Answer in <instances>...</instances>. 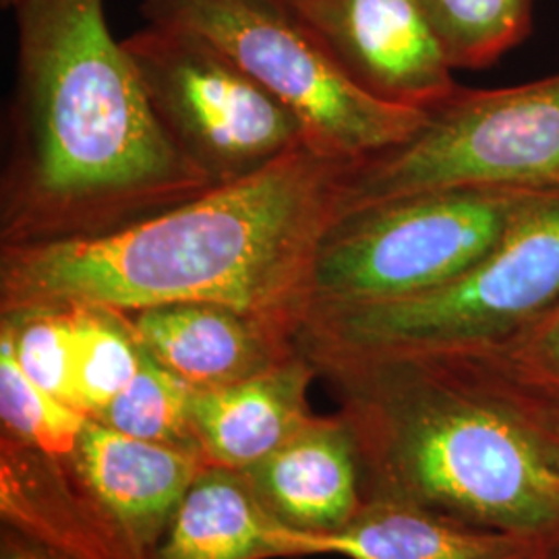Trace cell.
I'll list each match as a JSON object with an SVG mask.
<instances>
[{"mask_svg":"<svg viewBox=\"0 0 559 559\" xmlns=\"http://www.w3.org/2000/svg\"><path fill=\"white\" fill-rule=\"evenodd\" d=\"M456 189L559 191V71L512 87H460L411 140L357 162L342 216Z\"/></svg>","mask_w":559,"mask_h":559,"instance_id":"6","label":"cell"},{"mask_svg":"<svg viewBox=\"0 0 559 559\" xmlns=\"http://www.w3.org/2000/svg\"><path fill=\"white\" fill-rule=\"evenodd\" d=\"M122 44L166 135L212 187L313 145L290 108L198 34L147 23Z\"/></svg>","mask_w":559,"mask_h":559,"instance_id":"9","label":"cell"},{"mask_svg":"<svg viewBox=\"0 0 559 559\" xmlns=\"http://www.w3.org/2000/svg\"><path fill=\"white\" fill-rule=\"evenodd\" d=\"M242 475L274 519L307 535L342 531L365 501L359 448L340 411L316 415Z\"/></svg>","mask_w":559,"mask_h":559,"instance_id":"12","label":"cell"},{"mask_svg":"<svg viewBox=\"0 0 559 559\" xmlns=\"http://www.w3.org/2000/svg\"><path fill=\"white\" fill-rule=\"evenodd\" d=\"M338 400L365 498L491 531H559V475L500 404L441 353L299 348Z\"/></svg>","mask_w":559,"mask_h":559,"instance_id":"3","label":"cell"},{"mask_svg":"<svg viewBox=\"0 0 559 559\" xmlns=\"http://www.w3.org/2000/svg\"><path fill=\"white\" fill-rule=\"evenodd\" d=\"M316 380V367L299 350L255 378L193 390L189 419L205 462L245 473L274 454L316 417L309 404Z\"/></svg>","mask_w":559,"mask_h":559,"instance_id":"13","label":"cell"},{"mask_svg":"<svg viewBox=\"0 0 559 559\" xmlns=\"http://www.w3.org/2000/svg\"><path fill=\"white\" fill-rule=\"evenodd\" d=\"M75 309V392L90 419L133 381L143 348L124 313L104 307Z\"/></svg>","mask_w":559,"mask_h":559,"instance_id":"17","label":"cell"},{"mask_svg":"<svg viewBox=\"0 0 559 559\" xmlns=\"http://www.w3.org/2000/svg\"><path fill=\"white\" fill-rule=\"evenodd\" d=\"M533 195L436 191L342 216L316 255L311 309L402 299L456 278L503 239Z\"/></svg>","mask_w":559,"mask_h":559,"instance_id":"8","label":"cell"},{"mask_svg":"<svg viewBox=\"0 0 559 559\" xmlns=\"http://www.w3.org/2000/svg\"><path fill=\"white\" fill-rule=\"evenodd\" d=\"M316 558L307 533L274 519L239 471L205 466L147 559Z\"/></svg>","mask_w":559,"mask_h":559,"instance_id":"14","label":"cell"},{"mask_svg":"<svg viewBox=\"0 0 559 559\" xmlns=\"http://www.w3.org/2000/svg\"><path fill=\"white\" fill-rule=\"evenodd\" d=\"M141 13L212 41L299 117L321 152L365 160L411 140L427 120L360 90L288 0H141Z\"/></svg>","mask_w":559,"mask_h":559,"instance_id":"7","label":"cell"},{"mask_svg":"<svg viewBox=\"0 0 559 559\" xmlns=\"http://www.w3.org/2000/svg\"><path fill=\"white\" fill-rule=\"evenodd\" d=\"M0 334L11 340L21 369L41 390L78 406L75 309H40L0 316Z\"/></svg>","mask_w":559,"mask_h":559,"instance_id":"20","label":"cell"},{"mask_svg":"<svg viewBox=\"0 0 559 559\" xmlns=\"http://www.w3.org/2000/svg\"><path fill=\"white\" fill-rule=\"evenodd\" d=\"M0 559H73L59 549L46 545L27 533L2 524L0 528Z\"/></svg>","mask_w":559,"mask_h":559,"instance_id":"23","label":"cell"},{"mask_svg":"<svg viewBox=\"0 0 559 559\" xmlns=\"http://www.w3.org/2000/svg\"><path fill=\"white\" fill-rule=\"evenodd\" d=\"M143 350L193 390L255 378L299 355V325L222 302L124 313Z\"/></svg>","mask_w":559,"mask_h":559,"instance_id":"11","label":"cell"},{"mask_svg":"<svg viewBox=\"0 0 559 559\" xmlns=\"http://www.w3.org/2000/svg\"><path fill=\"white\" fill-rule=\"evenodd\" d=\"M537 559H559V531L547 537L545 547Z\"/></svg>","mask_w":559,"mask_h":559,"instance_id":"24","label":"cell"},{"mask_svg":"<svg viewBox=\"0 0 559 559\" xmlns=\"http://www.w3.org/2000/svg\"><path fill=\"white\" fill-rule=\"evenodd\" d=\"M454 360L460 369L483 388L501 406V411L519 425L526 438L559 475V402L528 392L510 381L480 369L477 362L456 350H431Z\"/></svg>","mask_w":559,"mask_h":559,"instance_id":"22","label":"cell"},{"mask_svg":"<svg viewBox=\"0 0 559 559\" xmlns=\"http://www.w3.org/2000/svg\"><path fill=\"white\" fill-rule=\"evenodd\" d=\"M191 396L187 381L143 350L138 376L92 419L135 440L198 450L189 419Z\"/></svg>","mask_w":559,"mask_h":559,"instance_id":"18","label":"cell"},{"mask_svg":"<svg viewBox=\"0 0 559 559\" xmlns=\"http://www.w3.org/2000/svg\"><path fill=\"white\" fill-rule=\"evenodd\" d=\"M456 353L501 380L559 402V300L498 344Z\"/></svg>","mask_w":559,"mask_h":559,"instance_id":"21","label":"cell"},{"mask_svg":"<svg viewBox=\"0 0 559 559\" xmlns=\"http://www.w3.org/2000/svg\"><path fill=\"white\" fill-rule=\"evenodd\" d=\"M454 69H483L528 36L533 0H420Z\"/></svg>","mask_w":559,"mask_h":559,"instance_id":"16","label":"cell"},{"mask_svg":"<svg viewBox=\"0 0 559 559\" xmlns=\"http://www.w3.org/2000/svg\"><path fill=\"white\" fill-rule=\"evenodd\" d=\"M87 419L29 380L15 359L11 340L0 334V440L64 459L73 452Z\"/></svg>","mask_w":559,"mask_h":559,"instance_id":"19","label":"cell"},{"mask_svg":"<svg viewBox=\"0 0 559 559\" xmlns=\"http://www.w3.org/2000/svg\"><path fill=\"white\" fill-rule=\"evenodd\" d=\"M288 2H293L295 7H300V4H302V2H307V0H288Z\"/></svg>","mask_w":559,"mask_h":559,"instance_id":"26","label":"cell"},{"mask_svg":"<svg viewBox=\"0 0 559 559\" xmlns=\"http://www.w3.org/2000/svg\"><path fill=\"white\" fill-rule=\"evenodd\" d=\"M545 540L480 528L390 498H365L342 531L309 535L316 558L344 559H537Z\"/></svg>","mask_w":559,"mask_h":559,"instance_id":"15","label":"cell"},{"mask_svg":"<svg viewBox=\"0 0 559 559\" xmlns=\"http://www.w3.org/2000/svg\"><path fill=\"white\" fill-rule=\"evenodd\" d=\"M17 0H0V4L4 7V9H13V4H15Z\"/></svg>","mask_w":559,"mask_h":559,"instance_id":"25","label":"cell"},{"mask_svg":"<svg viewBox=\"0 0 559 559\" xmlns=\"http://www.w3.org/2000/svg\"><path fill=\"white\" fill-rule=\"evenodd\" d=\"M297 9L369 96L429 112L459 92L420 0H307Z\"/></svg>","mask_w":559,"mask_h":559,"instance_id":"10","label":"cell"},{"mask_svg":"<svg viewBox=\"0 0 559 559\" xmlns=\"http://www.w3.org/2000/svg\"><path fill=\"white\" fill-rule=\"evenodd\" d=\"M559 300V191L524 203L503 239L473 267L402 299L318 307L299 348L429 353L498 344Z\"/></svg>","mask_w":559,"mask_h":559,"instance_id":"5","label":"cell"},{"mask_svg":"<svg viewBox=\"0 0 559 559\" xmlns=\"http://www.w3.org/2000/svg\"><path fill=\"white\" fill-rule=\"evenodd\" d=\"M357 162L307 145L115 233L0 245V316L222 302L300 330L321 239L342 218Z\"/></svg>","mask_w":559,"mask_h":559,"instance_id":"1","label":"cell"},{"mask_svg":"<svg viewBox=\"0 0 559 559\" xmlns=\"http://www.w3.org/2000/svg\"><path fill=\"white\" fill-rule=\"evenodd\" d=\"M205 466L94 419L64 459L0 440V516L69 558L147 559Z\"/></svg>","mask_w":559,"mask_h":559,"instance_id":"4","label":"cell"},{"mask_svg":"<svg viewBox=\"0 0 559 559\" xmlns=\"http://www.w3.org/2000/svg\"><path fill=\"white\" fill-rule=\"evenodd\" d=\"M0 245L90 239L212 182L166 135L104 0H17Z\"/></svg>","mask_w":559,"mask_h":559,"instance_id":"2","label":"cell"}]
</instances>
